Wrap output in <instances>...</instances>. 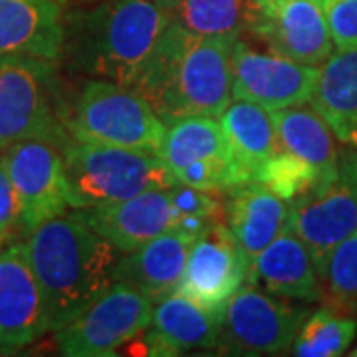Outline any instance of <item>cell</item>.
<instances>
[{
  "instance_id": "1",
  "label": "cell",
  "mask_w": 357,
  "mask_h": 357,
  "mask_svg": "<svg viewBox=\"0 0 357 357\" xmlns=\"http://www.w3.org/2000/svg\"><path fill=\"white\" fill-rule=\"evenodd\" d=\"M232 36H195L171 18L133 89L169 123L220 115L232 102Z\"/></svg>"
},
{
  "instance_id": "2",
  "label": "cell",
  "mask_w": 357,
  "mask_h": 357,
  "mask_svg": "<svg viewBox=\"0 0 357 357\" xmlns=\"http://www.w3.org/2000/svg\"><path fill=\"white\" fill-rule=\"evenodd\" d=\"M26 250L46 300L52 332L76 319L114 284L119 250L76 208L32 230Z\"/></svg>"
},
{
  "instance_id": "3",
  "label": "cell",
  "mask_w": 357,
  "mask_h": 357,
  "mask_svg": "<svg viewBox=\"0 0 357 357\" xmlns=\"http://www.w3.org/2000/svg\"><path fill=\"white\" fill-rule=\"evenodd\" d=\"M171 18L153 0H102L64 20L62 58L86 76L133 88Z\"/></svg>"
},
{
  "instance_id": "4",
  "label": "cell",
  "mask_w": 357,
  "mask_h": 357,
  "mask_svg": "<svg viewBox=\"0 0 357 357\" xmlns=\"http://www.w3.org/2000/svg\"><path fill=\"white\" fill-rule=\"evenodd\" d=\"M58 62L0 54V151L18 141L42 139L64 147L68 107L62 102Z\"/></svg>"
},
{
  "instance_id": "5",
  "label": "cell",
  "mask_w": 357,
  "mask_h": 357,
  "mask_svg": "<svg viewBox=\"0 0 357 357\" xmlns=\"http://www.w3.org/2000/svg\"><path fill=\"white\" fill-rule=\"evenodd\" d=\"M62 155L68 203L72 208L114 204L149 189H171L178 185L159 155L151 151L72 139L62 147Z\"/></svg>"
},
{
  "instance_id": "6",
  "label": "cell",
  "mask_w": 357,
  "mask_h": 357,
  "mask_svg": "<svg viewBox=\"0 0 357 357\" xmlns=\"http://www.w3.org/2000/svg\"><path fill=\"white\" fill-rule=\"evenodd\" d=\"M66 129L79 143L157 153L167 123L133 88L89 79L68 107Z\"/></svg>"
},
{
  "instance_id": "7",
  "label": "cell",
  "mask_w": 357,
  "mask_h": 357,
  "mask_svg": "<svg viewBox=\"0 0 357 357\" xmlns=\"http://www.w3.org/2000/svg\"><path fill=\"white\" fill-rule=\"evenodd\" d=\"M290 229L306 244L319 278L332 250L357 230V149H340L328 183L290 203Z\"/></svg>"
},
{
  "instance_id": "8",
  "label": "cell",
  "mask_w": 357,
  "mask_h": 357,
  "mask_svg": "<svg viewBox=\"0 0 357 357\" xmlns=\"http://www.w3.org/2000/svg\"><path fill=\"white\" fill-rule=\"evenodd\" d=\"M155 304L129 284L115 282L76 319L60 328L56 347L68 357L115 356L149 328Z\"/></svg>"
},
{
  "instance_id": "9",
  "label": "cell",
  "mask_w": 357,
  "mask_h": 357,
  "mask_svg": "<svg viewBox=\"0 0 357 357\" xmlns=\"http://www.w3.org/2000/svg\"><path fill=\"white\" fill-rule=\"evenodd\" d=\"M307 314V307L280 302L246 282L225 306L217 349L225 356H280L292 347Z\"/></svg>"
},
{
  "instance_id": "10",
  "label": "cell",
  "mask_w": 357,
  "mask_h": 357,
  "mask_svg": "<svg viewBox=\"0 0 357 357\" xmlns=\"http://www.w3.org/2000/svg\"><path fill=\"white\" fill-rule=\"evenodd\" d=\"M0 157L13 181L20 230L24 234L68 211L62 147L50 141L26 139L2 149Z\"/></svg>"
},
{
  "instance_id": "11",
  "label": "cell",
  "mask_w": 357,
  "mask_h": 357,
  "mask_svg": "<svg viewBox=\"0 0 357 357\" xmlns=\"http://www.w3.org/2000/svg\"><path fill=\"white\" fill-rule=\"evenodd\" d=\"M248 32L300 64L319 68L335 52L321 0H252Z\"/></svg>"
},
{
  "instance_id": "12",
  "label": "cell",
  "mask_w": 357,
  "mask_h": 357,
  "mask_svg": "<svg viewBox=\"0 0 357 357\" xmlns=\"http://www.w3.org/2000/svg\"><path fill=\"white\" fill-rule=\"evenodd\" d=\"M232 100L252 102L268 112L307 103L319 68L276 52H258L243 40L232 48Z\"/></svg>"
},
{
  "instance_id": "13",
  "label": "cell",
  "mask_w": 357,
  "mask_h": 357,
  "mask_svg": "<svg viewBox=\"0 0 357 357\" xmlns=\"http://www.w3.org/2000/svg\"><path fill=\"white\" fill-rule=\"evenodd\" d=\"M52 332L48 307L26 243L0 248V354H14Z\"/></svg>"
},
{
  "instance_id": "14",
  "label": "cell",
  "mask_w": 357,
  "mask_h": 357,
  "mask_svg": "<svg viewBox=\"0 0 357 357\" xmlns=\"http://www.w3.org/2000/svg\"><path fill=\"white\" fill-rule=\"evenodd\" d=\"M250 258L218 220L195 243L177 292L206 307L225 306L248 280Z\"/></svg>"
},
{
  "instance_id": "15",
  "label": "cell",
  "mask_w": 357,
  "mask_h": 357,
  "mask_svg": "<svg viewBox=\"0 0 357 357\" xmlns=\"http://www.w3.org/2000/svg\"><path fill=\"white\" fill-rule=\"evenodd\" d=\"M76 211L123 255L173 230L181 220L169 189H149L119 203Z\"/></svg>"
},
{
  "instance_id": "16",
  "label": "cell",
  "mask_w": 357,
  "mask_h": 357,
  "mask_svg": "<svg viewBox=\"0 0 357 357\" xmlns=\"http://www.w3.org/2000/svg\"><path fill=\"white\" fill-rule=\"evenodd\" d=\"M225 306L206 307L178 292L167 296L157 302L143 332V354L171 357L217 347Z\"/></svg>"
},
{
  "instance_id": "17",
  "label": "cell",
  "mask_w": 357,
  "mask_h": 357,
  "mask_svg": "<svg viewBox=\"0 0 357 357\" xmlns=\"http://www.w3.org/2000/svg\"><path fill=\"white\" fill-rule=\"evenodd\" d=\"M268 294L294 302H324V286L306 244L290 229L250 262L248 280Z\"/></svg>"
},
{
  "instance_id": "18",
  "label": "cell",
  "mask_w": 357,
  "mask_h": 357,
  "mask_svg": "<svg viewBox=\"0 0 357 357\" xmlns=\"http://www.w3.org/2000/svg\"><path fill=\"white\" fill-rule=\"evenodd\" d=\"M64 18L58 0H0V54L62 60Z\"/></svg>"
},
{
  "instance_id": "19",
  "label": "cell",
  "mask_w": 357,
  "mask_h": 357,
  "mask_svg": "<svg viewBox=\"0 0 357 357\" xmlns=\"http://www.w3.org/2000/svg\"><path fill=\"white\" fill-rule=\"evenodd\" d=\"M192 243L195 238L181 230H169L119 258L115 262L114 280L129 284L157 304L177 292Z\"/></svg>"
},
{
  "instance_id": "20",
  "label": "cell",
  "mask_w": 357,
  "mask_h": 357,
  "mask_svg": "<svg viewBox=\"0 0 357 357\" xmlns=\"http://www.w3.org/2000/svg\"><path fill=\"white\" fill-rule=\"evenodd\" d=\"M225 222L250 262L290 225V203L258 181L227 191Z\"/></svg>"
},
{
  "instance_id": "21",
  "label": "cell",
  "mask_w": 357,
  "mask_h": 357,
  "mask_svg": "<svg viewBox=\"0 0 357 357\" xmlns=\"http://www.w3.org/2000/svg\"><path fill=\"white\" fill-rule=\"evenodd\" d=\"M310 105L333 129L337 141L354 145L357 141V48L333 52L319 66L318 79L310 96Z\"/></svg>"
},
{
  "instance_id": "22",
  "label": "cell",
  "mask_w": 357,
  "mask_h": 357,
  "mask_svg": "<svg viewBox=\"0 0 357 357\" xmlns=\"http://www.w3.org/2000/svg\"><path fill=\"white\" fill-rule=\"evenodd\" d=\"M280 149L300 157L312 167H316L321 177V185L335 175L340 147L335 143V133L328 121L306 103L292 107H282L270 112Z\"/></svg>"
},
{
  "instance_id": "23",
  "label": "cell",
  "mask_w": 357,
  "mask_h": 357,
  "mask_svg": "<svg viewBox=\"0 0 357 357\" xmlns=\"http://www.w3.org/2000/svg\"><path fill=\"white\" fill-rule=\"evenodd\" d=\"M157 155L173 175L192 163L236 161L220 121L211 115H191L169 121Z\"/></svg>"
},
{
  "instance_id": "24",
  "label": "cell",
  "mask_w": 357,
  "mask_h": 357,
  "mask_svg": "<svg viewBox=\"0 0 357 357\" xmlns=\"http://www.w3.org/2000/svg\"><path fill=\"white\" fill-rule=\"evenodd\" d=\"M218 117L236 163L248 181H255L258 167L280 151L272 115L256 103L234 100Z\"/></svg>"
},
{
  "instance_id": "25",
  "label": "cell",
  "mask_w": 357,
  "mask_h": 357,
  "mask_svg": "<svg viewBox=\"0 0 357 357\" xmlns=\"http://www.w3.org/2000/svg\"><path fill=\"white\" fill-rule=\"evenodd\" d=\"M173 20L195 36H232L248 32L252 0H181Z\"/></svg>"
},
{
  "instance_id": "26",
  "label": "cell",
  "mask_w": 357,
  "mask_h": 357,
  "mask_svg": "<svg viewBox=\"0 0 357 357\" xmlns=\"http://www.w3.org/2000/svg\"><path fill=\"white\" fill-rule=\"evenodd\" d=\"M357 337V319L332 306L310 312L296 333L290 354L300 357L344 356Z\"/></svg>"
},
{
  "instance_id": "27",
  "label": "cell",
  "mask_w": 357,
  "mask_h": 357,
  "mask_svg": "<svg viewBox=\"0 0 357 357\" xmlns=\"http://www.w3.org/2000/svg\"><path fill=\"white\" fill-rule=\"evenodd\" d=\"M321 286L326 306L357 319V230L332 250Z\"/></svg>"
},
{
  "instance_id": "28",
  "label": "cell",
  "mask_w": 357,
  "mask_h": 357,
  "mask_svg": "<svg viewBox=\"0 0 357 357\" xmlns=\"http://www.w3.org/2000/svg\"><path fill=\"white\" fill-rule=\"evenodd\" d=\"M255 181L262 183L272 192H276L284 201L292 203L312 189L321 185L318 169L312 167L300 157L280 149L268 161L258 167Z\"/></svg>"
},
{
  "instance_id": "29",
  "label": "cell",
  "mask_w": 357,
  "mask_h": 357,
  "mask_svg": "<svg viewBox=\"0 0 357 357\" xmlns=\"http://www.w3.org/2000/svg\"><path fill=\"white\" fill-rule=\"evenodd\" d=\"M335 52L357 48V0H321Z\"/></svg>"
},
{
  "instance_id": "30",
  "label": "cell",
  "mask_w": 357,
  "mask_h": 357,
  "mask_svg": "<svg viewBox=\"0 0 357 357\" xmlns=\"http://www.w3.org/2000/svg\"><path fill=\"white\" fill-rule=\"evenodd\" d=\"M173 203L181 213V217H203V218H225V204L220 203L217 191L195 189L189 185H175L169 189Z\"/></svg>"
},
{
  "instance_id": "31",
  "label": "cell",
  "mask_w": 357,
  "mask_h": 357,
  "mask_svg": "<svg viewBox=\"0 0 357 357\" xmlns=\"http://www.w3.org/2000/svg\"><path fill=\"white\" fill-rule=\"evenodd\" d=\"M16 229H20L18 201H16L13 181L8 177V171L0 157V246L8 243V238Z\"/></svg>"
},
{
  "instance_id": "32",
  "label": "cell",
  "mask_w": 357,
  "mask_h": 357,
  "mask_svg": "<svg viewBox=\"0 0 357 357\" xmlns=\"http://www.w3.org/2000/svg\"><path fill=\"white\" fill-rule=\"evenodd\" d=\"M153 2H157L159 6H163V8H167V10H173L181 0H153Z\"/></svg>"
},
{
  "instance_id": "33",
  "label": "cell",
  "mask_w": 357,
  "mask_h": 357,
  "mask_svg": "<svg viewBox=\"0 0 357 357\" xmlns=\"http://www.w3.org/2000/svg\"><path fill=\"white\" fill-rule=\"evenodd\" d=\"M349 354H351V356H356V357H357V344H356V347H354V349L349 351Z\"/></svg>"
},
{
  "instance_id": "34",
  "label": "cell",
  "mask_w": 357,
  "mask_h": 357,
  "mask_svg": "<svg viewBox=\"0 0 357 357\" xmlns=\"http://www.w3.org/2000/svg\"><path fill=\"white\" fill-rule=\"evenodd\" d=\"M58 2H60V4H64V2H68V0H58Z\"/></svg>"
},
{
  "instance_id": "35",
  "label": "cell",
  "mask_w": 357,
  "mask_h": 357,
  "mask_svg": "<svg viewBox=\"0 0 357 357\" xmlns=\"http://www.w3.org/2000/svg\"><path fill=\"white\" fill-rule=\"evenodd\" d=\"M351 147H356V149H357V141H356V143H354V145H351Z\"/></svg>"
},
{
  "instance_id": "36",
  "label": "cell",
  "mask_w": 357,
  "mask_h": 357,
  "mask_svg": "<svg viewBox=\"0 0 357 357\" xmlns=\"http://www.w3.org/2000/svg\"><path fill=\"white\" fill-rule=\"evenodd\" d=\"M0 248H2V246H0Z\"/></svg>"
}]
</instances>
